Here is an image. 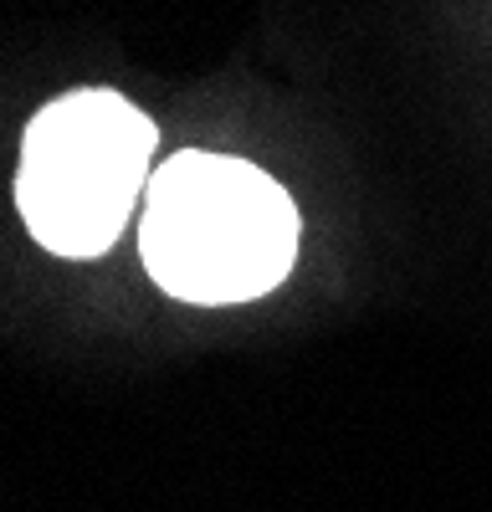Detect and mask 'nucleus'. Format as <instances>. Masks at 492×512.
<instances>
[{
  "mask_svg": "<svg viewBox=\"0 0 492 512\" xmlns=\"http://www.w3.org/2000/svg\"><path fill=\"white\" fill-rule=\"evenodd\" d=\"M139 251L149 277L180 303H252L293 272L298 205L257 164L185 149L144 190Z\"/></svg>",
  "mask_w": 492,
  "mask_h": 512,
  "instance_id": "f257e3e1",
  "label": "nucleus"
},
{
  "mask_svg": "<svg viewBox=\"0 0 492 512\" xmlns=\"http://www.w3.org/2000/svg\"><path fill=\"white\" fill-rule=\"evenodd\" d=\"M159 128L113 88L62 93L26 123L16 205L57 256H103L154 180Z\"/></svg>",
  "mask_w": 492,
  "mask_h": 512,
  "instance_id": "f03ea898",
  "label": "nucleus"
}]
</instances>
